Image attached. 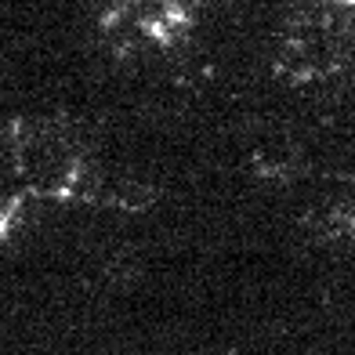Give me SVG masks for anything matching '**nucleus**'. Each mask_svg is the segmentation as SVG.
Wrapping results in <instances>:
<instances>
[{"label":"nucleus","mask_w":355,"mask_h":355,"mask_svg":"<svg viewBox=\"0 0 355 355\" xmlns=\"http://www.w3.org/2000/svg\"><path fill=\"white\" fill-rule=\"evenodd\" d=\"M19 171L47 192H66L80 178V145L51 120H19L11 127Z\"/></svg>","instance_id":"f257e3e1"},{"label":"nucleus","mask_w":355,"mask_h":355,"mask_svg":"<svg viewBox=\"0 0 355 355\" xmlns=\"http://www.w3.org/2000/svg\"><path fill=\"white\" fill-rule=\"evenodd\" d=\"M178 4H182V8H189V11H200V8L207 4V0H178Z\"/></svg>","instance_id":"f03ea898"}]
</instances>
